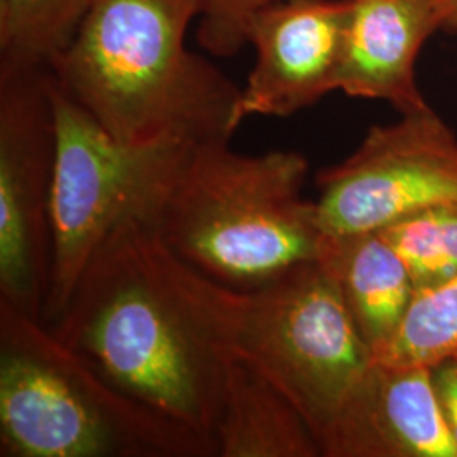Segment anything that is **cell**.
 I'll return each instance as SVG.
<instances>
[{"mask_svg":"<svg viewBox=\"0 0 457 457\" xmlns=\"http://www.w3.org/2000/svg\"><path fill=\"white\" fill-rule=\"evenodd\" d=\"M202 0H94L56 82L126 145L228 139L243 124V87L187 48Z\"/></svg>","mask_w":457,"mask_h":457,"instance_id":"2","label":"cell"},{"mask_svg":"<svg viewBox=\"0 0 457 457\" xmlns=\"http://www.w3.org/2000/svg\"><path fill=\"white\" fill-rule=\"evenodd\" d=\"M56 119L51 200L53 266L43 320L65 309L85 266L128 220L154 228L166 198L195 145L163 139L126 145L114 139L56 82L49 70Z\"/></svg>","mask_w":457,"mask_h":457,"instance_id":"6","label":"cell"},{"mask_svg":"<svg viewBox=\"0 0 457 457\" xmlns=\"http://www.w3.org/2000/svg\"><path fill=\"white\" fill-rule=\"evenodd\" d=\"M437 29V0H351L337 90L388 102L400 114L430 107L415 66L425 41Z\"/></svg>","mask_w":457,"mask_h":457,"instance_id":"11","label":"cell"},{"mask_svg":"<svg viewBox=\"0 0 457 457\" xmlns=\"http://www.w3.org/2000/svg\"><path fill=\"white\" fill-rule=\"evenodd\" d=\"M327 234L376 232L457 202V137L430 107L373 126L344 162L317 175Z\"/></svg>","mask_w":457,"mask_h":457,"instance_id":"8","label":"cell"},{"mask_svg":"<svg viewBox=\"0 0 457 457\" xmlns=\"http://www.w3.org/2000/svg\"><path fill=\"white\" fill-rule=\"evenodd\" d=\"M94 0H0V65L51 68Z\"/></svg>","mask_w":457,"mask_h":457,"instance_id":"14","label":"cell"},{"mask_svg":"<svg viewBox=\"0 0 457 457\" xmlns=\"http://www.w3.org/2000/svg\"><path fill=\"white\" fill-rule=\"evenodd\" d=\"M432 375L445 424L457 444V366L447 358L432 366Z\"/></svg>","mask_w":457,"mask_h":457,"instance_id":"18","label":"cell"},{"mask_svg":"<svg viewBox=\"0 0 457 457\" xmlns=\"http://www.w3.org/2000/svg\"><path fill=\"white\" fill-rule=\"evenodd\" d=\"M442 29L457 33V0H437Z\"/></svg>","mask_w":457,"mask_h":457,"instance_id":"19","label":"cell"},{"mask_svg":"<svg viewBox=\"0 0 457 457\" xmlns=\"http://www.w3.org/2000/svg\"><path fill=\"white\" fill-rule=\"evenodd\" d=\"M279 0H202L196 37L213 56H236L245 45V24L258 9Z\"/></svg>","mask_w":457,"mask_h":457,"instance_id":"17","label":"cell"},{"mask_svg":"<svg viewBox=\"0 0 457 457\" xmlns=\"http://www.w3.org/2000/svg\"><path fill=\"white\" fill-rule=\"evenodd\" d=\"M451 360L454 361V364L457 366V351L453 354V356H451Z\"/></svg>","mask_w":457,"mask_h":457,"instance_id":"20","label":"cell"},{"mask_svg":"<svg viewBox=\"0 0 457 457\" xmlns=\"http://www.w3.org/2000/svg\"><path fill=\"white\" fill-rule=\"evenodd\" d=\"M49 68L0 65V302L43 319L53 266Z\"/></svg>","mask_w":457,"mask_h":457,"instance_id":"7","label":"cell"},{"mask_svg":"<svg viewBox=\"0 0 457 457\" xmlns=\"http://www.w3.org/2000/svg\"><path fill=\"white\" fill-rule=\"evenodd\" d=\"M296 151L243 154L228 139L195 145L153 232L179 260L232 288H254L324 249L317 202Z\"/></svg>","mask_w":457,"mask_h":457,"instance_id":"4","label":"cell"},{"mask_svg":"<svg viewBox=\"0 0 457 457\" xmlns=\"http://www.w3.org/2000/svg\"><path fill=\"white\" fill-rule=\"evenodd\" d=\"M0 456L219 457L117 390L43 320L0 302Z\"/></svg>","mask_w":457,"mask_h":457,"instance_id":"5","label":"cell"},{"mask_svg":"<svg viewBox=\"0 0 457 457\" xmlns=\"http://www.w3.org/2000/svg\"><path fill=\"white\" fill-rule=\"evenodd\" d=\"M457 351V277L419 292L409 315L388 344L371 361L436 366Z\"/></svg>","mask_w":457,"mask_h":457,"instance_id":"16","label":"cell"},{"mask_svg":"<svg viewBox=\"0 0 457 457\" xmlns=\"http://www.w3.org/2000/svg\"><path fill=\"white\" fill-rule=\"evenodd\" d=\"M213 437L219 457H322L311 427L287 395L234 358L226 364Z\"/></svg>","mask_w":457,"mask_h":457,"instance_id":"13","label":"cell"},{"mask_svg":"<svg viewBox=\"0 0 457 457\" xmlns=\"http://www.w3.org/2000/svg\"><path fill=\"white\" fill-rule=\"evenodd\" d=\"M48 326L117 390L215 442L228 358L151 275L139 222L120 224L104 241Z\"/></svg>","mask_w":457,"mask_h":457,"instance_id":"3","label":"cell"},{"mask_svg":"<svg viewBox=\"0 0 457 457\" xmlns=\"http://www.w3.org/2000/svg\"><path fill=\"white\" fill-rule=\"evenodd\" d=\"M376 232L403 260L417 294L457 277V202L410 213Z\"/></svg>","mask_w":457,"mask_h":457,"instance_id":"15","label":"cell"},{"mask_svg":"<svg viewBox=\"0 0 457 457\" xmlns=\"http://www.w3.org/2000/svg\"><path fill=\"white\" fill-rule=\"evenodd\" d=\"M351 0H279L245 24L256 63L241 90L239 115L288 117L337 90Z\"/></svg>","mask_w":457,"mask_h":457,"instance_id":"9","label":"cell"},{"mask_svg":"<svg viewBox=\"0 0 457 457\" xmlns=\"http://www.w3.org/2000/svg\"><path fill=\"white\" fill-rule=\"evenodd\" d=\"M319 258L373 360L392 343L417 295L405 262L379 232L327 234Z\"/></svg>","mask_w":457,"mask_h":457,"instance_id":"12","label":"cell"},{"mask_svg":"<svg viewBox=\"0 0 457 457\" xmlns=\"http://www.w3.org/2000/svg\"><path fill=\"white\" fill-rule=\"evenodd\" d=\"M151 275L196 334L287 395L320 445L371 353L320 258L254 288H232L179 260L139 224Z\"/></svg>","mask_w":457,"mask_h":457,"instance_id":"1","label":"cell"},{"mask_svg":"<svg viewBox=\"0 0 457 457\" xmlns=\"http://www.w3.org/2000/svg\"><path fill=\"white\" fill-rule=\"evenodd\" d=\"M322 457H457L432 368L371 361L322 442Z\"/></svg>","mask_w":457,"mask_h":457,"instance_id":"10","label":"cell"}]
</instances>
